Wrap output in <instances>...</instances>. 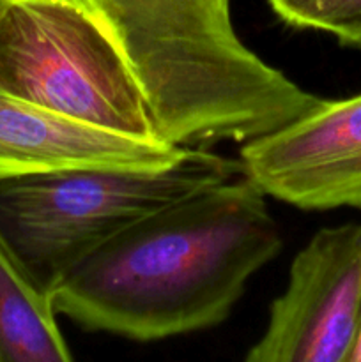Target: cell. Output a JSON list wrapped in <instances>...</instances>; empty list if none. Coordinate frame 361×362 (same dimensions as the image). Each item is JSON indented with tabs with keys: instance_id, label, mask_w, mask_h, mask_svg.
I'll use <instances>...</instances> for the list:
<instances>
[{
	"instance_id": "6",
	"label": "cell",
	"mask_w": 361,
	"mask_h": 362,
	"mask_svg": "<svg viewBox=\"0 0 361 362\" xmlns=\"http://www.w3.org/2000/svg\"><path fill=\"white\" fill-rule=\"evenodd\" d=\"M237 159L265 197L301 211H361V92L244 141Z\"/></svg>"
},
{
	"instance_id": "9",
	"label": "cell",
	"mask_w": 361,
	"mask_h": 362,
	"mask_svg": "<svg viewBox=\"0 0 361 362\" xmlns=\"http://www.w3.org/2000/svg\"><path fill=\"white\" fill-rule=\"evenodd\" d=\"M273 13L296 30H321L340 45L361 42V0H268Z\"/></svg>"
},
{
	"instance_id": "11",
	"label": "cell",
	"mask_w": 361,
	"mask_h": 362,
	"mask_svg": "<svg viewBox=\"0 0 361 362\" xmlns=\"http://www.w3.org/2000/svg\"><path fill=\"white\" fill-rule=\"evenodd\" d=\"M356 49H361V42H360V45H357V46H356Z\"/></svg>"
},
{
	"instance_id": "1",
	"label": "cell",
	"mask_w": 361,
	"mask_h": 362,
	"mask_svg": "<svg viewBox=\"0 0 361 362\" xmlns=\"http://www.w3.org/2000/svg\"><path fill=\"white\" fill-rule=\"evenodd\" d=\"M264 191L243 173L138 219L53 286L57 315L92 332L158 341L219 325L282 251Z\"/></svg>"
},
{
	"instance_id": "5",
	"label": "cell",
	"mask_w": 361,
	"mask_h": 362,
	"mask_svg": "<svg viewBox=\"0 0 361 362\" xmlns=\"http://www.w3.org/2000/svg\"><path fill=\"white\" fill-rule=\"evenodd\" d=\"M361 304V225L322 228L294 257L289 283L246 362H345Z\"/></svg>"
},
{
	"instance_id": "12",
	"label": "cell",
	"mask_w": 361,
	"mask_h": 362,
	"mask_svg": "<svg viewBox=\"0 0 361 362\" xmlns=\"http://www.w3.org/2000/svg\"><path fill=\"white\" fill-rule=\"evenodd\" d=\"M0 2H2V0H0Z\"/></svg>"
},
{
	"instance_id": "8",
	"label": "cell",
	"mask_w": 361,
	"mask_h": 362,
	"mask_svg": "<svg viewBox=\"0 0 361 362\" xmlns=\"http://www.w3.org/2000/svg\"><path fill=\"white\" fill-rule=\"evenodd\" d=\"M57 317L50 292L0 237V362L73 361Z\"/></svg>"
},
{
	"instance_id": "3",
	"label": "cell",
	"mask_w": 361,
	"mask_h": 362,
	"mask_svg": "<svg viewBox=\"0 0 361 362\" xmlns=\"http://www.w3.org/2000/svg\"><path fill=\"white\" fill-rule=\"evenodd\" d=\"M239 159L188 147L161 170H50L0 180V237L50 292L81 258L151 212L241 175Z\"/></svg>"
},
{
	"instance_id": "2",
	"label": "cell",
	"mask_w": 361,
	"mask_h": 362,
	"mask_svg": "<svg viewBox=\"0 0 361 362\" xmlns=\"http://www.w3.org/2000/svg\"><path fill=\"white\" fill-rule=\"evenodd\" d=\"M78 2L115 46L166 144H244L324 101L241 41L230 0Z\"/></svg>"
},
{
	"instance_id": "10",
	"label": "cell",
	"mask_w": 361,
	"mask_h": 362,
	"mask_svg": "<svg viewBox=\"0 0 361 362\" xmlns=\"http://www.w3.org/2000/svg\"><path fill=\"white\" fill-rule=\"evenodd\" d=\"M345 362H361V304L360 311H357L356 325H354L353 341H350L349 352H347Z\"/></svg>"
},
{
	"instance_id": "4",
	"label": "cell",
	"mask_w": 361,
	"mask_h": 362,
	"mask_svg": "<svg viewBox=\"0 0 361 362\" xmlns=\"http://www.w3.org/2000/svg\"><path fill=\"white\" fill-rule=\"evenodd\" d=\"M0 90L87 126L158 138L126 64L78 0L0 2Z\"/></svg>"
},
{
	"instance_id": "7",
	"label": "cell",
	"mask_w": 361,
	"mask_h": 362,
	"mask_svg": "<svg viewBox=\"0 0 361 362\" xmlns=\"http://www.w3.org/2000/svg\"><path fill=\"white\" fill-rule=\"evenodd\" d=\"M186 148L87 126L0 90V180L81 166L161 170Z\"/></svg>"
}]
</instances>
